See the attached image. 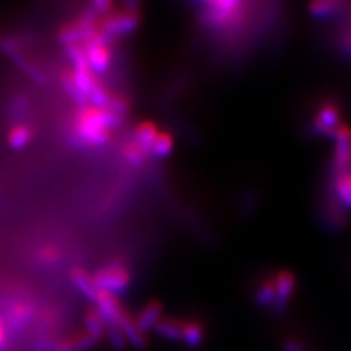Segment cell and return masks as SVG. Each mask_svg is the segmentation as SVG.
I'll return each instance as SVG.
<instances>
[{"instance_id":"cell-18","label":"cell","mask_w":351,"mask_h":351,"mask_svg":"<svg viewBox=\"0 0 351 351\" xmlns=\"http://www.w3.org/2000/svg\"><path fill=\"white\" fill-rule=\"evenodd\" d=\"M174 149V139L167 132H160L157 139L154 141L151 154L156 156L157 158H166Z\"/></svg>"},{"instance_id":"cell-5","label":"cell","mask_w":351,"mask_h":351,"mask_svg":"<svg viewBox=\"0 0 351 351\" xmlns=\"http://www.w3.org/2000/svg\"><path fill=\"white\" fill-rule=\"evenodd\" d=\"M274 284H276V300L272 304L274 313H282L285 307L289 306L293 293L295 290V278L290 271H280L274 277Z\"/></svg>"},{"instance_id":"cell-6","label":"cell","mask_w":351,"mask_h":351,"mask_svg":"<svg viewBox=\"0 0 351 351\" xmlns=\"http://www.w3.org/2000/svg\"><path fill=\"white\" fill-rule=\"evenodd\" d=\"M339 123H341V120H339L338 106L334 103H325L317 110L312 128L317 135L331 136Z\"/></svg>"},{"instance_id":"cell-9","label":"cell","mask_w":351,"mask_h":351,"mask_svg":"<svg viewBox=\"0 0 351 351\" xmlns=\"http://www.w3.org/2000/svg\"><path fill=\"white\" fill-rule=\"evenodd\" d=\"M183 325L180 319H176V317H162V319L156 325L154 331L156 334L164 339H169V341H182L183 337Z\"/></svg>"},{"instance_id":"cell-8","label":"cell","mask_w":351,"mask_h":351,"mask_svg":"<svg viewBox=\"0 0 351 351\" xmlns=\"http://www.w3.org/2000/svg\"><path fill=\"white\" fill-rule=\"evenodd\" d=\"M162 319V304L160 302H149L135 317V325L141 334H148Z\"/></svg>"},{"instance_id":"cell-19","label":"cell","mask_w":351,"mask_h":351,"mask_svg":"<svg viewBox=\"0 0 351 351\" xmlns=\"http://www.w3.org/2000/svg\"><path fill=\"white\" fill-rule=\"evenodd\" d=\"M274 300H276V284L274 278L263 281L255 294V302L259 307H272Z\"/></svg>"},{"instance_id":"cell-22","label":"cell","mask_w":351,"mask_h":351,"mask_svg":"<svg viewBox=\"0 0 351 351\" xmlns=\"http://www.w3.org/2000/svg\"><path fill=\"white\" fill-rule=\"evenodd\" d=\"M123 157L126 158V161L134 167H139L142 164L145 162L147 160V154L142 151V148H139L135 142H130L123 149Z\"/></svg>"},{"instance_id":"cell-27","label":"cell","mask_w":351,"mask_h":351,"mask_svg":"<svg viewBox=\"0 0 351 351\" xmlns=\"http://www.w3.org/2000/svg\"><path fill=\"white\" fill-rule=\"evenodd\" d=\"M346 49H347L348 53L351 54V34H348L347 38H346Z\"/></svg>"},{"instance_id":"cell-3","label":"cell","mask_w":351,"mask_h":351,"mask_svg":"<svg viewBox=\"0 0 351 351\" xmlns=\"http://www.w3.org/2000/svg\"><path fill=\"white\" fill-rule=\"evenodd\" d=\"M107 43L108 38L98 31L91 40L82 44L88 64H90V69L95 76L106 73L110 68V63H112V53H110Z\"/></svg>"},{"instance_id":"cell-2","label":"cell","mask_w":351,"mask_h":351,"mask_svg":"<svg viewBox=\"0 0 351 351\" xmlns=\"http://www.w3.org/2000/svg\"><path fill=\"white\" fill-rule=\"evenodd\" d=\"M93 281L98 291H104L117 298L119 294H123L129 289L130 277L129 272L123 267L108 265L106 268L98 269L94 274Z\"/></svg>"},{"instance_id":"cell-25","label":"cell","mask_w":351,"mask_h":351,"mask_svg":"<svg viewBox=\"0 0 351 351\" xmlns=\"http://www.w3.org/2000/svg\"><path fill=\"white\" fill-rule=\"evenodd\" d=\"M281 348H282V351H311V348L298 338L285 339V341L281 346Z\"/></svg>"},{"instance_id":"cell-21","label":"cell","mask_w":351,"mask_h":351,"mask_svg":"<svg viewBox=\"0 0 351 351\" xmlns=\"http://www.w3.org/2000/svg\"><path fill=\"white\" fill-rule=\"evenodd\" d=\"M341 8V3L334 2V0H319V2H313L309 5V12L311 15L316 16V18H326L329 15L335 14L337 10Z\"/></svg>"},{"instance_id":"cell-10","label":"cell","mask_w":351,"mask_h":351,"mask_svg":"<svg viewBox=\"0 0 351 351\" xmlns=\"http://www.w3.org/2000/svg\"><path fill=\"white\" fill-rule=\"evenodd\" d=\"M98 341H95L93 337L85 332L56 341L53 351H90L91 348L95 347Z\"/></svg>"},{"instance_id":"cell-17","label":"cell","mask_w":351,"mask_h":351,"mask_svg":"<svg viewBox=\"0 0 351 351\" xmlns=\"http://www.w3.org/2000/svg\"><path fill=\"white\" fill-rule=\"evenodd\" d=\"M334 188L338 199L351 210V180L348 171L334 176Z\"/></svg>"},{"instance_id":"cell-16","label":"cell","mask_w":351,"mask_h":351,"mask_svg":"<svg viewBox=\"0 0 351 351\" xmlns=\"http://www.w3.org/2000/svg\"><path fill=\"white\" fill-rule=\"evenodd\" d=\"M85 328H86V334L93 337L95 341H100V339L106 337L104 319L97 309L90 311L85 315Z\"/></svg>"},{"instance_id":"cell-24","label":"cell","mask_w":351,"mask_h":351,"mask_svg":"<svg viewBox=\"0 0 351 351\" xmlns=\"http://www.w3.org/2000/svg\"><path fill=\"white\" fill-rule=\"evenodd\" d=\"M113 3L108 2V0H95L90 5V10H88V14L97 16V15H108L112 14L113 10Z\"/></svg>"},{"instance_id":"cell-4","label":"cell","mask_w":351,"mask_h":351,"mask_svg":"<svg viewBox=\"0 0 351 351\" xmlns=\"http://www.w3.org/2000/svg\"><path fill=\"white\" fill-rule=\"evenodd\" d=\"M141 24V16L136 10H125V12L110 15L103 19L100 32L107 38L125 36L134 32Z\"/></svg>"},{"instance_id":"cell-20","label":"cell","mask_w":351,"mask_h":351,"mask_svg":"<svg viewBox=\"0 0 351 351\" xmlns=\"http://www.w3.org/2000/svg\"><path fill=\"white\" fill-rule=\"evenodd\" d=\"M104 325H106V337L108 339V343L112 344V347L116 351H123L128 346V339H126L125 334L122 332V329L106 319H104Z\"/></svg>"},{"instance_id":"cell-23","label":"cell","mask_w":351,"mask_h":351,"mask_svg":"<svg viewBox=\"0 0 351 351\" xmlns=\"http://www.w3.org/2000/svg\"><path fill=\"white\" fill-rule=\"evenodd\" d=\"M64 49H66V54H68V58L71 59V62L73 64V69L86 68V66H90L88 64L86 54H85L82 44H73V46H68Z\"/></svg>"},{"instance_id":"cell-15","label":"cell","mask_w":351,"mask_h":351,"mask_svg":"<svg viewBox=\"0 0 351 351\" xmlns=\"http://www.w3.org/2000/svg\"><path fill=\"white\" fill-rule=\"evenodd\" d=\"M60 81H62L63 90L66 91V94H68L72 98V101L76 106H80L81 108H85V107L90 106V101H88V98L78 90V86H76V84L73 81V76H72V71L63 72Z\"/></svg>"},{"instance_id":"cell-14","label":"cell","mask_w":351,"mask_h":351,"mask_svg":"<svg viewBox=\"0 0 351 351\" xmlns=\"http://www.w3.org/2000/svg\"><path fill=\"white\" fill-rule=\"evenodd\" d=\"M32 139V130L27 125H16L9 130L8 135V144L9 147L19 151L24 149Z\"/></svg>"},{"instance_id":"cell-7","label":"cell","mask_w":351,"mask_h":351,"mask_svg":"<svg viewBox=\"0 0 351 351\" xmlns=\"http://www.w3.org/2000/svg\"><path fill=\"white\" fill-rule=\"evenodd\" d=\"M3 50L6 51L8 56L15 62L19 69L24 71L31 80H34L37 84H44L46 76L37 68L34 63H31L24 53L21 51L18 43L15 40H6L3 43Z\"/></svg>"},{"instance_id":"cell-11","label":"cell","mask_w":351,"mask_h":351,"mask_svg":"<svg viewBox=\"0 0 351 351\" xmlns=\"http://www.w3.org/2000/svg\"><path fill=\"white\" fill-rule=\"evenodd\" d=\"M158 128L157 125H154L151 122H144L136 126L135 129V144L142 148V151H144L147 156H149L151 154V148H152V144L154 141L157 139L158 136Z\"/></svg>"},{"instance_id":"cell-12","label":"cell","mask_w":351,"mask_h":351,"mask_svg":"<svg viewBox=\"0 0 351 351\" xmlns=\"http://www.w3.org/2000/svg\"><path fill=\"white\" fill-rule=\"evenodd\" d=\"M205 339V329L204 325L197 321H188L183 325V337H182V343L191 348V350H197Z\"/></svg>"},{"instance_id":"cell-13","label":"cell","mask_w":351,"mask_h":351,"mask_svg":"<svg viewBox=\"0 0 351 351\" xmlns=\"http://www.w3.org/2000/svg\"><path fill=\"white\" fill-rule=\"evenodd\" d=\"M71 277H72V282H73L75 287L78 289L88 300H91V302L97 300L98 290H97L95 284L93 281V277L90 276V274H88L84 269L76 268V269L72 271Z\"/></svg>"},{"instance_id":"cell-26","label":"cell","mask_w":351,"mask_h":351,"mask_svg":"<svg viewBox=\"0 0 351 351\" xmlns=\"http://www.w3.org/2000/svg\"><path fill=\"white\" fill-rule=\"evenodd\" d=\"M5 346H6V332L3 328V322L0 319V351H3Z\"/></svg>"},{"instance_id":"cell-1","label":"cell","mask_w":351,"mask_h":351,"mask_svg":"<svg viewBox=\"0 0 351 351\" xmlns=\"http://www.w3.org/2000/svg\"><path fill=\"white\" fill-rule=\"evenodd\" d=\"M122 116L88 106L81 108L76 116L75 134L84 145L103 147L110 139V132L122 126Z\"/></svg>"}]
</instances>
